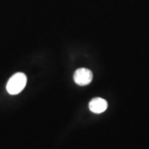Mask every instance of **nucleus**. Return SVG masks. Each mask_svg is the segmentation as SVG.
<instances>
[{
    "mask_svg": "<svg viewBox=\"0 0 149 149\" xmlns=\"http://www.w3.org/2000/svg\"><path fill=\"white\" fill-rule=\"evenodd\" d=\"M27 83L26 75L23 72H17L9 79L6 85V90L9 94L17 95L25 88Z\"/></svg>",
    "mask_w": 149,
    "mask_h": 149,
    "instance_id": "1",
    "label": "nucleus"
},
{
    "mask_svg": "<svg viewBox=\"0 0 149 149\" xmlns=\"http://www.w3.org/2000/svg\"><path fill=\"white\" fill-rule=\"evenodd\" d=\"M108 103L104 99L100 97H96L93 99L89 103V109L91 112L100 114L103 113L107 109Z\"/></svg>",
    "mask_w": 149,
    "mask_h": 149,
    "instance_id": "3",
    "label": "nucleus"
},
{
    "mask_svg": "<svg viewBox=\"0 0 149 149\" xmlns=\"http://www.w3.org/2000/svg\"><path fill=\"white\" fill-rule=\"evenodd\" d=\"M93 78V72L91 70L86 68H80L74 72L73 79L74 82L79 86L88 85Z\"/></svg>",
    "mask_w": 149,
    "mask_h": 149,
    "instance_id": "2",
    "label": "nucleus"
}]
</instances>
